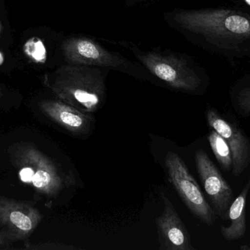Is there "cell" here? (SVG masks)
<instances>
[{"label":"cell","mask_w":250,"mask_h":250,"mask_svg":"<svg viewBox=\"0 0 250 250\" xmlns=\"http://www.w3.org/2000/svg\"><path fill=\"white\" fill-rule=\"evenodd\" d=\"M169 27L188 41L228 57H250V15L227 8H173L163 13Z\"/></svg>","instance_id":"6da1fadb"},{"label":"cell","mask_w":250,"mask_h":250,"mask_svg":"<svg viewBox=\"0 0 250 250\" xmlns=\"http://www.w3.org/2000/svg\"><path fill=\"white\" fill-rule=\"evenodd\" d=\"M110 71L102 68L64 63L47 73L44 83L58 99L90 114L105 103Z\"/></svg>","instance_id":"7a4b0ae2"},{"label":"cell","mask_w":250,"mask_h":250,"mask_svg":"<svg viewBox=\"0 0 250 250\" xmlns=\"http://www.w3.org/2000/svg\"><path fill=\"white\" fill-rule=\"evenodd\" d=\"M112 44L127 50L154 77L172 89L195 93L204 85L205 74L202 68L185 53L161 47L144 49L126 41Z\"/></svg>","instance_id":"3957f363"},{"label":"cell","mask_w":250,"mask_h":250,"mask_svg":"<svg viewBox=\"0 0 250 250\" xmlns=\"http://www.w3.org/2000/svg\"><path fill=\"white\" fill-rule=\"evenodd\" d=\"M7 152L21 182L32 186L40 195L57 198L64 188L74 183L72 175L66 174L32 142L13 144Z\"/></svg>","instance_id":"277c9868"},{"label":"cell","mask_w":250,"mask_h":250,"mask_svg":"<svg viewBox=\"0 0 250 250\" xmlns=\"http://www.w3.org/2000/svg\"><path fill=\"white\" fill-rule=\"evenodd\" d=\"M60 51L62 64L102 68L122 72L137 79L160 82L136 60H131L119 51L108 49L96 38L85 34L72 33L63 37Z\"/></svg>","instance_id":"5b68a950"},{"label":"cell","mask_w":250,"mask_h":250,"mask_svg":"<svg viewBox=\"0 0 250 250\" xmlns=\"http://www.w3.org/2000/svg\"><path fill=\"white\" fill-rule=\"evenodd\" d=\"M165 163L170 182L188 209L204 224L213 226L217 214L207 202L185 161L176 153L168 152Z\"/></svg>","instance_id":"8992f818"},{"label":"cell","mask_w":250,"mask_h":250,"mask_svg":"<svg viewBox=\"0 0 250 250\" xmlns=\"http://www.w3.org/2000/svg\"><path fill=\"white\" fill-rule=\"evenodd\" d=\"M42 218L32 203L0 196V231L11 243L28 239Z\"/></svg>","instance_id":"52a82bcc"},{"label":"cell","mask_w":250,"mask_h":250,"mask_svg":"<svg viewBox=\"0 0 250 250\" xmlns=\"http://www.w3.org/2000/svg\"><path fill=\"white\" fill-rule=\"evenodd\" d=\"M195 159L197 171L216 214L226 220L233 201V189L204 150L197 151Z\"/></svg>","instance_id":"ba28073f"},{"label":"cell","mask_w":250,"mask_h":250,"mask_svg":"<svg viewBox=\"0 0 250 250\" xmlns=\"http://www.w3.org/2000/svg\"><path fill=\"white\" fill-rule=\"evenodd\" d=\"M206 117L211 129L217 132L230 147L233 158L232 172L235 176H240L250 164L249 139L237 126L226 120L215 109H207Z\"/></svg>","instance_id":"9c48e42d"},{"label":"cell","mask_w":250,"mask_h":250,"mask_svg":"<svg viewBox=\"0 0 250 250\" xmlns=\"http://www.w3.org/2000/svg\"><path fill=\"white\" fill-rule=\"evenodd\" d=\"M164 210L156 220L160 250H194L190 236L173 204L162 193Z\"/></svg>","instance_id":"30bf717a"},{"label":"cell","mask_w":250,"mask_h":250,"mask_svg":"<svg viewBox=\"0 0 250 250\" xmlns=\"http://www.w3.org/2000/svg\"><path fill=\"white\" fill-rule=\"evenodd\" d=\"M40 110L48 118L73 134L83 135L92 129L94 119L89 113L57 99H46L38 104Z\"/></svg>","instance_id":"8fae6325"},{"label":"cell","mask_w":250,"mask_h":250,"mask_svg":"<svg viewBox=\"0 0 250 250\" xmlns=\"http://www.w3.org/2000/svg\"><path fill=\"white\" fill-rule=\"evenodd\" d=\"M250 189V178L242 192L229 207L228 220L230 221V225L220 227V233L226 241L239 240L246 233V204Z\"/></svg>","instance_id":"7c38bea8"},{"label":"cell","mask_w":250,"mask_h":250,"mask_svg":"<svg viewBox=\"0 0 250 250\" xmlns=\"http://www.w3.org/2000/svg\"><path fill=\"white\" fill-rule=\"evenodd\" d=\"M208 140L213 154L223 170L228 171L233 167V158L230 147L226 141L215 131L211 129Z\"/></svg>","instance_id":"4fadbf2b"},{"label":"cell","mask_w":250,"mask_h":250,"mask_svg":"<svg viewBox=\"0 0 250 250\" xmlns=\"http://www.w3.org/2000/svg\"><path fill=\"white\" fill-rule=\"evenodd\" d=\"M25 55L36 64H45L48 60V50L41 38L32 37L23 46Z\"/></svg>","instance_id":"5bb4252c"},{"label":"cell","mask_w":250,"mask_h":250,"mask_svg":"<svg viewBox=\"0 0 250 250\" xmlns=\"http://www.w3.org/2000/svg\"><path fill=\"white\" fill-rule=\"evenodd\" d=\"M235 103L238 110L244 114H250V76L246 78V83L242 84L235 95Z\"/></svg>","instance_id":"9a60e30c"},{"label":"cell","mask_w":250,"mask_h":250,"mask_svg":"<svg viewBox=\"0 0 250 250\" xmlns=\"http://www.w3.org/2000/svg\"><path fill=\"white\" fill-rule=\"evenodd\" d=\"M26 250H77L81 248H76V247L72 246V245H67L65 244L62 243H44L39 244V245H27L26 246Z\"/></svg>","instance_id":"2e32d148"},{"label":"cell","mask_w":250,"mask_h":250,"mask_svg":"<svg viewBox=\"0 0 250 250\" xmlns=\"http://www.w3.org/2000/svg\"><path fill=\"white\" fill-rule=\"evenodd\" d=\"M156 1L158 0H124V5L126 8H135L152 4Z\"/></svg>","instance_id":"e0dca14e"},{"label":"cell","mask_w":250,"mask_h":250,"mask_svg":"<svg viewBox=\"0 0 250 250\" xmlns=\"http://www.w3.org/2000/svg\"><path fill=\"white\" fill-rule=\"evenodd\" d=\"M11 242H9L5 236H4L2 233L0 231V250H10L13 249L10 246Z\"/></svg>","instance_id":"ac0fdd59"},{"label":"cell","mask_w":250,"mask_h":250,"mask_svg":"<svg viewBox=\"0 0 250 250\" xmlns=\"http://www.w3.org/2000/svg\"><path fill=\"white\" fill-rule=\"evenodd\" d=\"M4 63V56L3 53L0 51V66H2Z\"/></svg>","instance_id":"d6986e66"},{"label":"cell","mask_w":250,"mask_h":250,"mask_svg":"<svg viewBox=\"0 0 250 250\" xmlns=\"http://www.w3.org/2000/svg\"><path fill=\"white\" fill-rule=\"evenodd\" d=\"M245 1H246V2L250 5V0H245Z\"/></svg>","instance_id":"ffe728a7"},{"label":"cell","mask_w":250,"mask_h":250,"mask_svg":"<svg viewBox=\"0 0 250 250\" xmlns=\"http://www.w3.org/2000/svg\"><path fill=\"white\" fill-rule=\"evenodd\" d=\"M1 95H2V93H1V89H0V98H1Z\"/></svg>","instance_id":"44dd1931"},{"label":"cell","mask_w":250,"mask_h":250,"mask_svg":"<svg viewBox=\"0 0 250 250\" xmlns=\"http://www.w3.org/2000/svg\"><path fill=\"white\" fill-rule=\"evenodd\" d=\"M1 24H0V33H1Z\"/></svg>","instance_id":"7402d4cb"}]
</instances>
